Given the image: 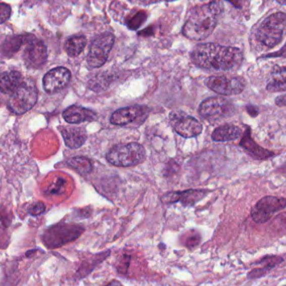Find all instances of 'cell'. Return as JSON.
<instances>
[{"instance_id":"obj_34","label":"cell","mask_w":286,"mask_h":286,"mask_svg":"<svg viewBox=\"0 0 286 286\" xmlns=\"http://www.w3.org/2000/svg\"><path fill=\"white\" fill-rule=\"evenodd\" d=\"M283 286H286V284H285V285H283Z\"/></svg>"},{"instance_id":"obj_13","label":"cell","mask_w":286,"mask_h":286,"mask_svg":"<svg viewBox=\"0 0 286 286\" xmlns=\"http://www.w3.org/2000/svg\"><path fill=\"white\" fill-rule=\"evenodd\" d=\"M209 191L202 189H190L180 193H168L162 198L163 203L165 204H174L181 202L183 205H193L204 199Z\"/></svg>"},{"instance_id":"obj_17","label":"cell","mask_w":286,"mask_h":286,"mask_svg":"<svg viewBox=\"0 0 286 286\" xmlns=\"http://www.w3.org/2000/svg\"><path fill=\"white\" fill-rule=\"evenodd\" d=\"M240 145L253 158H257V159H267V158H271L274 155V153H272L270 151L264 149L262 147L258 145L251 137V131L250 129L248 127L246 131L244 133L241 141H240Z\"/></svg>"},{"instance_id":"obj_27","label":"cell","mask_w":286,"mask_h":286,"mask_svg":"<svg viewBox=\"0 0 286 286\" xmlns=\"http://www.w3.org/2000/svg\"><path fill=\"white\" fill-rule=\"evenodd\" d=\"M11 15V8L10 5L0 3V24L5 23L10 19Z\"/></svg>"},{"instance_id":"obj_7","label":"cell","mask_w":286,"mask_h":286,"mask_svg":"<svg viewBox=\"0 0 286 286\" xmlns=\"http://www.w3.org/2000/svg\"><path fill=\"white\" fill-rule=\"evenodd\" d=\"M114 42L115 36L112 33L97 36L90 44L87 55L88 66L93 69L102 67L107 62Z\"/></svg>"},{"instance_id":"obj_2","label":"cell","mask_w":286,"mask_h":286,"mask_svg":"<svg viewBox=\"0 0 286 286\" xmlns=\"http://www.w3.org/2000/svg\"><path fill=\"white\" fill-rule=\"evenodd\" d=\"M223 11L220 1H214L195 8L185 23L182 33L192 40L206 39L218 24V18Z\"/></svg>"},{"instance_id":"obj_24","label":"cell","mask_w":286,"mask_h":286,"mask_svg":"<svg viewBox=\"0 0 286 286\" xmlns=\"http://www.w3.org/2000/svg\"><path fill=\"white\" fill-rule=\"evenodd\" d=\"M86 43V38L83 35L71 37L65 43V51L69 56L76 57L84 51Z\"/></svg>"},{"instance_id":"obj_15","label":"cell","mask_w":286,"mask_h":286,"mask_svg":"<svg viewBox=\"0 0 286 286\" xmlns=\"http://www.w3.org/2000/svg\"><path fill=\"white\" fill-rule=\"evenodd\" d=\"M61 131L66 147L71 149L80 148L87 139L85 129L80 126H64Z\"/></svg>"},{"instance_id":"obj_20","label":"cell","mask_w":286,"mask_h":286,"mask_svg":"<svg viewBox=\"0 0 286 286\" xmlns=\"http://www.w3.org/2000/svg\"><path fill=\"white\" fill-rule=\"evenodd\" d=\"M23 81L22 75L18 71L0 73V92L3 94L15 92Z\"/></svg>"},{"instance_id":"obj_5","label":"cell","mask_w":286,"mask_h":286,"mask_svg":"<svg viewBox=\"0 0 286 286\" xmlns=\"http://www.w3.org/2000/svg\"><path fill=\"white\" fill-rule=\"evenodd\" d=\"M38 100V90L33 82L23 81L8 102V108L15 114H23L32 109Z\"/></svg>"},{"instance_id":"obj_8","label":"cell","mask_w":286,"mask_h":286,"mask_svg":"<svg viewBox=\"0 0 286 286\" xmlns=\"http://www.w3.org/2000/svg\"><path fill=\"white\" fill-rule=\"evenodd\" d=\"M234 112V105L223 97H211L202 102L199 107V114L209 120L229 117Z\"/></svg>"},{"instance_id":"obj_21","label":"cell","mask_w":286,"mask_h":286,"mask_svg":"<svg viewBox=\"0 0 286 286\" xmlns=\"http://www.w3.org/2000/svg\"><path fill=\"white\" fill-rule=\"evenodd\" d=\"M242 131L238 126L232 124H225L218 126L212 134L214 141H229L240 138Z\"/></svg>"},{"instance_id":"obj_32","label":"cell","mask_w":286,"mask_h":286,"mask_svg":"<svg viewBox=\"0 0 286 286\" xmlns=\"http://www.w3.org/2000/svg\"><path fill=\"white\" fill-rule=\"evenodd\" d=\"M106 286H122L121 285V283L119 281H117V280H112L111 283L109 284H107Z\"/></svg>"},{"instance_id":"obj_6","label":"cell","mask_w":286,"mask_h":286,"mask_svg":"<svg viewBox=\"0 0 286 286\" xmlns=\"http://www.w3.org/2000/svg\"><path fill=\"white\" fill-rule=\"evenodd\" d=\"M84 232L82 226L58 224L49 228L43 237V242L49 249H56L77 240Z\"/></svg>"},{"instance_id":"obj_29","label":"cell","mask_w":286,"mask_h":286,"mask_svg":"<svg viewBox=\"0 0 286 286\" xmlns=\"http://www.w3.org/2000/svg\"><path fill=\"white\" fill-rule=\"evenodd\" d=\"M199 242H200V237L199 236H193V237L187 239L186 245H187V247L192 248L197 246V245H199Z\"/></svg>"},{"instance_id":"obj_28","label":"cell","mask_w":286,"mask_h":286,"mask_svg":"<svg viewBox=\"0 0 286 286\" xmlns=\"http://www.w3.org/2000/svg\"><path fill=\"white\" fill-rule=\"evenodd\" d=\"M44 209H45L44 204L41 202H38V203L32 204L29 209V213L31 215H39L44 211Z\"/></svg>"},{"instance_id":"obj_10","label":"cell","mask_w":286,"mask_h":286,"mask_svg":"<svg viewBox=\"0 0 286 286\" xmlns=\"http://www.w3.org/2000/svg\"><path fill=\"white\" fill-rule=\"evenodd\" d=\"M206 85L219 95H238L245 90V80L242 78H228L224 75L211 76L206 80Z\"/></svg>"},{"instance_id":"obj_12","label":"cell","mask_w":286,"mask_h":286,"mask_svg":"<svg viewBox=\"0 0 286 286\" xmlns=\"http://www.w3.org/2000/svg\"><path fill=\"white\" fill-rule=\"evenodd\" d=\"M24 59L28 66L38 68L47 60L46 47L39 40H33L27 45L24 53Z\"/></svg>"},{"instance_id":"obj_14","label":"cell","mask_w":286,"mask_h":286,"mask_svg":"<svg viewBox=\"0 0 286 286\" xmlns=\"http://www.w3.org/2000/svg\"><path fill=\"white\" fill-rule=\"evenodd\" d=\"M175 131L185 138H193L199 136L203 131V126L194 117L185 116L177 118L174 123Z\"/></svg>"},{"instance_id":"obj_4","label":"cell","mask_w":286,"mask_h":286,"mask_svg":"<svg viewBox=\"0 0 286 286\" xmlns=\"http://www.w3.org/2000/svg\"><path fill=\"white\" fill-rule=\"evenodd\" d=\"M107 159L112 165L117 167H132L145 161L146 151L139 143L119 144L109 151Z\"/></svg>"},{"instance_id":"obj_31","label":"cell","mask_w":286,"mask_h":286,"mask_svg":"<svg viewBox=\"0 0 286 286\" xmlns=\"http://www.w3.org/2000/svg\"><path fill=\"white\" fill-rule=\"evenodd\" d=\"M275 103L278 107H285L286 106V94L285 95L279 96L275 99Z\"/></svg>"},{"instance_id":"obj_22","label":"cell","mask_w":286,"mask_h":286,"mask_svg":"<svg viewBox=\"0 0 286 286\" xmlns=\"http://www.w3.org/2000/svg\"><path fill=\"white\" fill-rule=\"evenodd\" d=\"M269 92H280L286 90V66H277L272 71L270 79L266 85Z\"/></svg>"},{"instance_id":"obj_9","label":"cell","mask_w":286,"mask_h":286,"mask_svg":"<svg viewBox=\"0 0 286 286\" xmlns=\"http://www.w3.org/2000/svg\"><path fill=\"white\" fill-rule=\"evenodd\" d=\"M286 207V199L267 196L260 199L251 210V217L255 223H264Z\"/></svg>"},{"instance_id":"obj_33","label":"cell","mask_w":286,"mask_h":286,"mask_svg":"<svg viewBox=\"0 0 286 286\" xmlns=\"http://www.w3.org/2000/svg\"><path fill=\"white\" fill-rule=\"evenodd\" d=\"M278 4L281 5H286V0H275Z\"/></svg>"},{"instance_id":"obj_30","label":"cell","mask_w":286,"mask_h":286,"mask_svg":"<svg viewBox=\"0 0 286 286\" xmlns=\"http://www.w3.org/2000/svg\"><path fill=\"white\" fill-rule=\"evenodd\" d=\"M246 109H247L248 113L253 117H257L259 113H260L259 109H258L257 107H255V106L249 105V106H247V107H246Z\"/></svg>"},{"instance_id":"obj_18","label":"cell","mask_w":286,"mask_h":286,"mask_svg":"<svg viewBox=\"0 0 286 286\" xmlns=\"http://www.w3.org/2000/svg\"><path fill=\"white\" fill-rule=\"evenodd\" d=\"M284 261V259L278 255H268L264 256L261 260H259L255 264H257L260 268H255L252 269L248 274L249 279H259L266 275L272 269L278 266Z\"/></svg>"},{"instance_id":"obj_3","label":"cell","mask_w":286,"mask_h":286,"mask_svg":"<svg viewBox=\"0 0 286 286\" xmlns=\"http://www.w3.org/2000/svg\"><path fill=\"white\" fill-rule=\"evenodd\" d=\"M285 32V14L275 13L260 24L256 32V39L264 46L273 48L281 42Z\"/></svg>"},{"instance_id":"obj_11","label":"cell","mask_w":286,"mask_h":286,"mask_svg":"<svg viewBox=\"0 0 286 286\" xmlns=\"http://www.w3.org/2000/svg\"><path fill=\"white\" fill-rule=\"evenodd\" d=\"M71 71L65 67H56L45 74L43 86L49 94L58 92L68 85L71 80Z\"/></svg>"},{"instance_id":"obj_16","label":"cell","mask_w":286,"mask_h":286,"mask_svg":"<svg viewBox=\"0 0 286 286\" xmlns=\"http://www.w3.org/2000/svg\"><path fill=\"white\" fill-rule=\"evenodd\" d=\"M63 118L68 123L80 124L85 121H95L97 114L88 108L74 105L63 112Z\"/></svg>"},{"instance_id":"obj_25","label":"cell","mask_w":286,"mask_h":286,"mask_svg":"<svg viewBox=\"0 0 286 286\" xmlns=\"http://www.w3.org/2000/svg\"><path fill=\"white\" fill-rule=\"evenodd\" d=\"M69 165L72 167L75 171L80 174H87L92 170V163L88 158L83 157H76L69 160Z\"/></svg>"},{"instance_id":"obj_1","label":"cell","mask_w":286,"mask_h":286,"mask_svg":"<svg viewBox=\"0 0 286 286\" xmlns=\"http://www.w3.org/2000/svg\"><path fill=\"white\" fill-rule=\"evenodd\" d=\"M193 63L199 68L215 71H233L241 66L243 54L235 47L214 43L199 44L191 53Z\"/></svg>"},{"instance_id":"obj_23","label":"cell","mask_w":286,"mask_h":286,"mask_svg":"<svg viewBox=\"0 0 286 286\" xmlns=\"http://www.w3.org/2000/svg\"><path fill=\"white\" fill-rule=\"evenodd\" d=\"M110 255H111V250H106L104 252L91 255L89 259L83 261L77 274L80 275V278L88 276L93 271V269H95L98 264L103 262Z\"/></svg>"},{"instance_id":"obj_19","label":"cell","mask_w":286,"mask_h":286,"mask_svg":"<svg viewBox=\"0 0 286 286\" xmlns=\"http://www.w3.org/2000/svg\"><path fill=\"white\" fill-rule=\"evenodd\" d=\"M142 114V107L138 106L123 107L117 110L111 117V123L117 126H123L131 123Z\"/></svg>"},{"instance_id":"obj_26","label":"cell","mask_w":286,"mask_h":286,"mask_svg":"<svg viewBox=\"0 0 286 286\" xmlns=\"http://www.w3.org/2000/svg\"><path fill=\"white\" fill-rule=\"evenodd\" d=\"M130 262H131V256L130 255H122L117 261V266H116L117 271L121 274H126L127 270H128Z\"/></svg>"}]
</instances>
